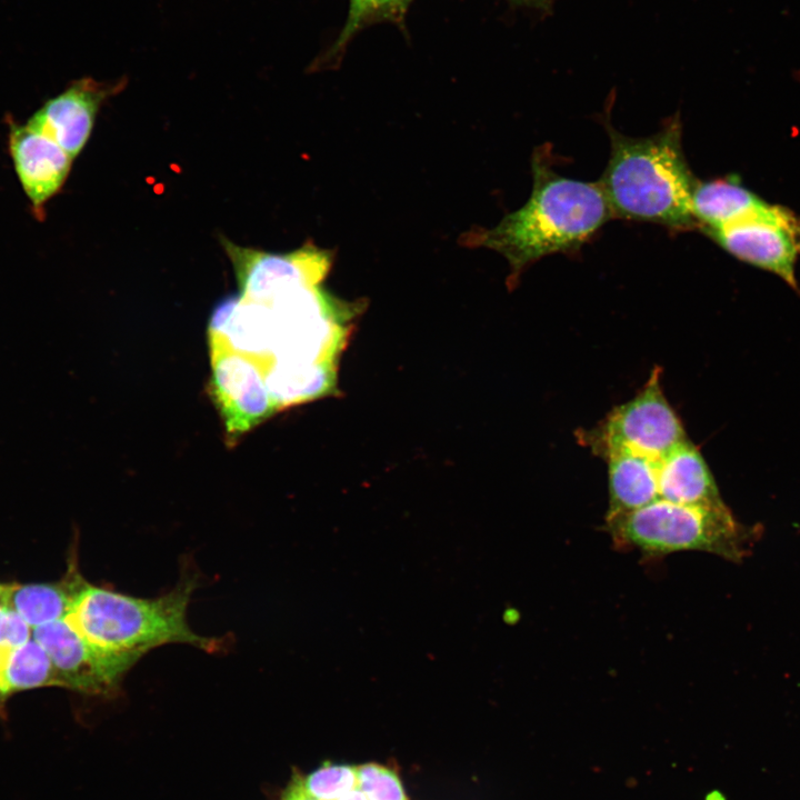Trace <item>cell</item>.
<instances>
[{
	"label": "cell",
	"mask_w": 800,
	"mask_h": 800,
	"mask_svg": "<svg viewBox=\"0 0 800 800\" xmlns=\"http://www.w3.org/2000/svg\"><path fill=\"white\" fill-rule=\"evenodd\" d=\"M551 160L544 147L534 151L528 200L478 239L507 259L512 282L541 258L578 251L613 218L599 181L561 176Z\"/></svg>",
	"instance_id": "obj_1"
},
{
	"label": "cell",
	"mask_w": 800,
	"mask_h": 800,
	"mask_svg": "<svg viewBox=\"0 0 800 800\" xmlns=\"http://www.w3.org/2000/svg\"><path fill=\"white\" fill-rule=\"evenodd\" d=\"M76 559L63 579L49 583H6L1 601L11 607L33 630L64 619L77 592L86 580Z\"/></svg>",
	"instance_id": "obj_14"
},
{
	"label": "cell",
	"mask_w": 800,
	"mask_h": 800,
	"mask_svg": "<svg viewBox=\"0 0 800 800\" xmlns=\"http://www.w3.org/2000/svg\"><path fill=\"white\" fill-rule=\"evenodd\" d=\"M514 6L526 7L538 10L540 12H548L551 10L552 0H509Z\"/></svg>",
	"instance_id": "obj_23"
},
{
	"label": "cell",
	"mask_w": 800,
	"mask_h": 800,
	"mask_svg": "<svg viewBox=\"0 0 800 800\" xmlns=\"http://www.w3.org/2000/svg\"><path fill=\"white\" fill-rule=\"evenodd\" d=\"M358 788L368 800H408L398 774L381 764L357 767Z\"/></svg>",
	"instance_id": "obj_20"
},
{
	"label": "cell",
	"mask_w": 800,
	"mask_h": 800,
	"mask_svg": "<svg viewBox=\"0 0 800 800\" xmlns=\"http://www.w3.org/2000/svg\"><path fill=\"white\" fill-rule=\"evenodd\" d=\"M31 639L30 626L0 600V647H20Z\"/></svg>",
	"instance_id": "obj_21"
},
{
	"label": "cell",
	"mask_w": 800,
	"mask_h": 800,
	"mask_svg": "<svg viewBox=\"0 0 800 800\" xmlns=\"http://www.w3.org/2000/svg\"><path fill=\"white\" fill-rule=\"evenodd\" d=\"M10 153L19 180L36 208L56 194L66 181L72 157L43 133L26 126H12Z\"/></svg>",
	"instance_id": "obj_11"
},
{
	"label": "cell",
	"mask_w": 800,
	"mask_h": 800,
	"mask_svg": "<svg viewBox=\"0 0 800 800\" xmlns=\"http://www.w3.org/2000/svg\"><path fill=\"white\" fill-rule=\"evenodd\" d=\"M604 530L621 549L648 557L703 551L741 561L760 531L739 523L722 499L701 503L654 500L641 508L606 516Z\"/></svg>",
	"instance_id": "obj_4"
},
{
	"label": "cell",
	"mask_w": 800,
	"mask_h": 800,
	"mask_svg": "<svg viewBox=\"0 0 800 800\" xmlns=\"http://www.w3.org/2000/svg\"><path fill=\"white\" fill-rule=\"evenodd\" d=\"M46 650L59 686L91 696H114L134 663L109 656L78 633L66 619L32 630Z\"/></svg>",
	"instance_id": "obj_9"
},
{
	"label": "cell",
	"mask_w": 800,
	"mask_h": 800,
	"mask_svg": "<svg viewBox=\"0 0 800 800\" xmlns=\"http://www.w3.org/2000/svg\"><path fill=\"white\" fill-rule=\"evenodd\" d=\"M339 800H368L364 793L357 787Z\"/></svg>",
	"instance_id": "obj_24"
},
{
	"label": "cell",
	"mask_w": 800,
	"mask_h": 800,
	"mask_svg": "<svg viewBox=\"0 0 800 800\" xmlns=\"http://www.w3.org/2000/svg\"><path fill=\"white\" fill-rule=\"evenodd\" d=\"M660 377L661 370L656 367L636 397L580 433L581 443L604 459L619 452L661 457L687 440L678 414L663 394Z\"/></svg>",
	"instance_id": "obj_5"
},
{
	"label": "cell",
	"mask_w": 800,
	"mask_h": 800,
	"mask_svg": "<svg viewBox=\"0 0 800 800\" xmlns=\"http://www.w3.org/2000/svg\"><path fill=\"white\" fill-rule=\"evenodd\" d=\"M304 790L318 800H339L358 787L357 767L323 763L308 774L300 773Z\"/></svg>",
	"instance_id": "obj_18"
},
{
	"label": "cell",
	"mask_w": 800,
	"mask_h": 800,
	"mask_svg": "<svg viewBox=\"0 0 800 800\" xmlns=\"http://www.w3.org/2000/svg\"><path fill=\"white\" fill-rule=\"evenodd\" d=\"M611 152L599 183L613 218L697 229L691 198L697 182L682 147L680 117L672 116L648 137H629L603 122Z\"/></svg>",
	"instance_id": "obj_2"
},
{
	"label": "cell",
	"mask_w": 800,
	"mask_h": 800,
	"mask_svg": "<svg viewBox=\"0 0 800 800\" xmlns=\"http://www.w3.org/2000/svg\"><path fill=\"white\" fill-rule=\"evenodd\" d=\"M4 587H6V583L0 582V599H1L2 592L4 590Z\"/></svg>",
	"instance_id": "obj_25"
},
{
	"label": "cell",
	"mask_w": 800,
	"mask_h": 800,
	"mask_svg": "<svg viewBox=\"0 0 800 800\" xmlns=\"http://www.w3.org/2000/svg\"><path fill=\"white\" fill-rule=\"evenodd\" d=\"M280 800H318L310 796L303 788L300 779V772L291 776L288 784L280 793Z\"/></svg>",
	"instance_id": "obj_22"
},
{
	"label": "cell",
	"mask_w": 800,
	"mask_h": 800,
	"mask_svg": "<svg viewBox=\"0 0 800 800\" xmlns=\"http://www.w3.org/2000/svg\"><path fill=\"white\" fill-rule=\"evenodd\" d=\"M273 340L274 323L268 306L231 296L212 311L208 326L209 347L236 351L264 366L272 358Z\"/></svg>",
	"instance_id": "obj_12"
},
{
	"label": "cell",
	"mask_w": 800,
	"mask_h": 800,
	"mask_svg": "<svg viewBox=\"0 0 800 800\" xmlns=\"http://www.w3.org/2000/svg\"><path fill=\"white\" fill-rule=\"evenodd\" d=\"M657 480L658 499L677 503H701L721 499L704 458L689 439L659 459Z\"/></svg>",
	"instance_id": "obj_13"
},
{
	"label": "cell",
	"mask_w": 800,
	"mask_h": 800,
	"mask_svg": "<svg viewBox=\"0 0 800 800\" xmlns=\"http://www.w3.org/2000/svg\"><path fill=\"white\" fill-rule=\"evenodd\" d=\"M42 687H60L46 650L32 638L20 647H0V709L13 694Z\"/></svg>",
	"instance_id": "obj_17"
},
{
	"label": "cell",
	"mask_w": 800,
	"mask_h": 800,
	"mask_svg": "<svg viewBox=\"0 0 800 800\" xmlns=\"http://www.w3.org/2000/svg\"><path fill=\"white\" fill-rule=\"evenodd\" d=\"M113 89L92 79L78 80L48 100L27 124L74 158L87 143L98 110Z\"/></svg>",
	"instance_id": "obj_10"
},
{
	"label": "cell",
	"mask_w": 800,
	"mask_h": 800,
	"mask_svg": "<svg viewBox=\"0 0 800 800\" xmlns=\"http://www.w3.org/2000/svg\"><path fill=\"white\" fill-rule=\"evenodd\" d=\"M706 234L731 256L774 273L798 291L800 218L787 208L764 201L736 222Z\"/></svg>",
	"instance_id": "obj_6"
},
{
	"label": "cell",
	"mask_w": 800,
	"mask_h": 800,
	"mask_svg": "<svg viewBox=\"0 0 800 800\" xmlns=\"http://www.w3.org/2000/svg\"><path fill=\"white\" fill-rule=\"evenodd\" d=\"M196 586V577L187 576L166 594L139 598L86 581L64 619L102 652L134 664L168 643L213 652L221 649V639L194 632L187 619Z\"/></svg>",
	"instance_id": "obj_3"
},
{
	"label": "cell",
	"mask_w": 800,
	"mask_h": 800,
	"mask_svg": "<svg viewBox=\"0 0 800 800\" xmlns=\"http://www.w3.org/2000/svg\"><path fill=\"white\" fill-rule=\"evenodd\" d=\"M409 0H350L347 22L334 48L343 46L367 21L376 18L401 19Z\"/></svg>",
	"instance_id": "obj_19"
},
{
	"label": "cell",
	"mask_w": 800,
	"mask_h": 800,
	"mask_svg": "<svg viewBox=\"0 0 800 800\" xmlns=\"http://www.w3.org/2000/svg\"><path fill=\"white\" fill-rule=\"evenodd\" d=\"M221 243L232 263L240 297L264 306L289 288L322 282L331 264L329 251L310 242L286 253L238 246L226 238Z\"/></svg>",
	"instance_id": "obj_7"
},
{
	"label": "cell",
	"mask_w": 800,
	"mask_h": 800,
	"mask_svg": "<svg viewBox=\"0 0 800 800\" xmlns=\"http://www.w3.org/2000/svg\"><path fill=\"white\" fill-rule=\"evenodd\" d=\"M336 368L276 360L266 363L264 381L276 411L328 394L336 384Z\"/></svg>",
	"instance_id": "obj_15"
},
{
	"label": "cell",
	"mask_w": 800,
	"mask_h": 800,
	"mask_svg": "<svg viewBox=\"0 0 800 800\" xmlns=\"http://www.w3.org/2000/svg\"><path fill=\"white\" fill-rule=\"evenodd\" d=\"M209 350L211 398L228 437L236 440L276 412L263 364L226 348L209 347Z\"/></svg>",
	"instance_id": "obj_8"
},
{
	"label": "cell",
	"mask_w": 800,
	"mask_h": 800,
	"mask_svg": "<svg viewBox=\"0 0 800 800\" xmlns=\"http://www.w3.org/2000/svg\"><path fill=\"white\" fill-rule=\"evenodd\" d=\"M763 202L736 180H697L691 198V211L697 229L708 233L736 222Z\"/></svg>",
	"instance_id": "obj_16"
}]
</instances>
